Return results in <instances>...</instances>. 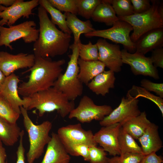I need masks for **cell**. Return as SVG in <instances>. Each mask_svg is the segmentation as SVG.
<instances>
[{"mask_svg": "<svg viewBox=\"0 0 163 163\" xmlns=\"http://www.w3.org/2000/svg\"><path fill=\"white\" fill-rule=\"evenodd\" d=\"M78 64L79 67L78 78L83 84L87 85L94 77L104 71L106 67L99 60L86 61L79 58Z\"/></svg>", "mask_w": 163, "mask_h": 163, "instance_id": "603a6c76", "label": "cell"}, {"mask_svg": "<svg viewBox=\"0 0 163 163\" xmlns=\"http://www.w3.org/2000/svg\"><path fill=\"white\" fill-rule=\"evenodd\" d=\"M64 14L66 16L67 26L73 35L74 43H78L80 41V37L82 34H85L95 30L89 20L83 21L75 14L67 12Z\"/></svg>", "mask_w": 163, "mask_h": 163, "instance_id": "cb8c5ba5", "label": "cell"}, {"mask_svg": "<svg viewBox=\"0 0 163 163\" xmlns=\"http://www.w3.org/2000/svg\"><path fill=\"white\" fill-rule=\"evenodd\" d=\"M139 102L138 99L123 97L119 106L100 121V124L102 126H105L116 123L120 124L139 115L141 112L139 109Z\"/></svg>", "mask_w": 163, "mask_h": 163, "instance_id": "7c38bea8", "label": "cell"}, {"mask_svg": "<svg viewBox=\"0 0 163 163\" xmlns=\"http://www.w3.org/2000/svg\"><path fill=\"white\" fill-rule=\"evenodd\" d=\"M141 87L145 90L155 93L158 97L163 98V83H155L146 79H143L140 82Z\"/></svg>", "mask_w": 163, "mask_h": 163, "instance_id": "74e56055", "label": "cell"}, {"mask_svg": "<svg viewBox=\"0 0 163 163\" xmlns=\"http://www.w3.org/2000/svg\"><path fill=\"white\" fill-rule=\"evenodd\" d=\"M6 78L5 75L0 70V92Z\"/></svg>", "mask_w": 163, "mask_h": 163, "instance_id": "f6af8a7d", "label": "cell"}, {"mask_svg": "<svg viewBox=\"0 0 163 163\" xmlns=\"http://www.w3.org/2000/svg\"><path fill=\"white\" fill-rule=\"evenodd\" d=\"M69 48L72 53L65 72L60 74L53 87L65 94L68 99L74 101L82 94L83 84L79 79L78 75L79 67L78 60L79 58V48L78 43H73Z\"/></svg>", "mask_w": 163, "mask_h": 163, "instance_id": "5b68a950", "label": "cell"}, {"mask_svg": "<svg viewBox=\"0 0 163 163\" xmlns=\"http://www.w3.org/2000/svg\"><path fill=\"white\" fill-rule=\"evenodd\" d=\"M119 123L102 126L94 134L95 141L110 155H120L118 136L120 127Z\"/></svg>", "mask_w": 163, "mask_h": 163, "instance_id": "2e32d148", "label": "cell"}, {"mask_svg": "<svg viewBox=\"0 0 163 163\" xmlns=\"http://www.w3.org/2000/svg\"><path fill=\"white\" fill-rule=\"evenodd\" d=\"M27 97V102L24 108L27 111L35 108L40 117L46 113L57 111L64 118L75 108L74 101H70L65 94L53 87Z\"/></svg>", "mask_w": 163, "mask_h": 163, "instance_id": "3957f363", "label": "cell"}, {"mask_svg": "<svg viewBox=\"0 0 163 163\" xmlns=\"http://www.w3.org/2000/svg\"><path fill=\"white\" fill-rule=\"evenodd\" d=\"M68 153L74 156H82L84 160L88 162L90 146L81 143H74L63 145Z\"/></svg>", "mask_w": 163, "mask_h": 163, "instance_id": "836d02e7", "label": "cell"}, {"mask_svg": "<svg viewBox=\"0 0 163 163\" xmlns=\"http://www.w3.org/2000/svg\"><path fill=\"white\" fill-rule=\"evenodd\" d=\"M118 17L128 16L134 14L130 0H107Z\"/></svg>", "mask_w": 163, "mask_h": 163, "instance_id": "d6a6232c", "label": "cell"}, {"mask_svg": "<svg viewBox=\"0 0 163 163\" xmlns=\"http://www.w3.org/2000/svg\"><path fill=\"white\" fill-rule=\"evenodd\" d=\"M79 48V58L86 61L98 60V51L96 43L93 44L89 41L87 44L78 43Z\"/></svg>", "mask_w": 163, "mask_h": 163, "instance_id": "1f68e13d", "label": "cell"}, {"mask_svg": "<svg viewBox=\"0 0 163 163\" xmlns=\"http://www.w3.org/2000/svg\"><path fill=\"white\" fill-rule=\"evenodd\" d=\"M133 30V28L130 24L119 19L109 28L95 30L84 35L87 38L96 37L108 39L116 43L121 44L129 52L133 53L136 51L135 44L130 37V33Z\"/></svg>", "mask_w": 163, "mask_h": 163, "instance_id": "ba28073f", "label": "cell"}, {"mask_svg": "<svg viewBox=\"0 0 163 163\" xmlns=\"http://www.w3.org/2000/svg\"><path fill=\"white\" fill-rule=\"evenodd\" d=\"M19 77L14 73L6 77L0 92L13 108L21 114L20 107H24L27 102L26 97L21 99L18 93V84L20 82Z\"/></svg>", "mask_w": 163, "mask_h": 163, "instance_id": "e0dca14e", "label": "cell"}, {"mask_svg": "<svg viewBox=\"0 0 163 163\" xmlns=\"http://www.w3.org/2000/svg\"><path fill=\"white\" fill-rule=\"evenodd\" d=\"M115 80L113 72L104 71L94 77L87 86L96 94L105 96L110 89L114 88Z\"/></svg>", "mask_w": 163, "mask_h": 163, "instance_id": "44dd1931", "label": "cell"}, {"mask_svg": "<svg viewBox=\"0 0 163 163\" xmlns=\"http://www.w3.org/2000/svg\"><path fill=\"white\" fill-rule=\"evenodd\" d=\"M151 1V7L144 12L128 16L118 17L119 20L128 23L132 27L133 32L130 37L134 43L146 32L153 29L163 28V18L158 11L160 2L158 0Z\"/></svg>", "mask_w": 163, "mask_h": 163, "instance_id": "8992f818", "label": "cell"}, {"mask_svg": "<svg viewBox=\"0 0 163 163\" xmlns=\"http://www.w3.org/2000/svg\"><path fill=\"white\" fill-rule=\"evenodd\" d=\"M145 155L126 153L109 158L108 163H140Z\"/></svg>", "mask_w": 163, "mask_h": 163, "instance_id": "e575fe53", "label": "cell"}, {"mask_svg": "<svg viewBox=\"0 0 163 163\" xmlns=\"http://www.w3.org/2000/svg\"><path fill=\"white\" fill-rule=\"evenodd\" d=\"M151 122L149 120L145 111L132 117L121 123V126L135 139H138L144 133Z\"/></svg>", "mask_w": 163, "mask_h": 163, "instance_id": "7402d4cb", "label": "cell"}, {"mask_svg": "<svg viewBox=\"0 0 163 163\" xmlns=\"http://www.w3.org/2000/svg\"><path fill=\"white\" fill-rule=\"evenodd\" d=\"M39 5L43 7L50 14L52 23L57 25L64 33L71 35L72 33L67 26L65 14L53 6L48 0H39Z\"/></svg>", "mask_w": 163, "mask_h": 163, "instance_id": "4316f807", "label": "cell"}, {"mask_svg": "<svg viewBox=\"0 0 163 163\" xmlns=\"http://www.w3.org/2000/svg\"><path fill=\"white\" fill-rule=\"evenodd\" d=\"M136 51L145 55L163 46V28L153 29L142 35L135 43Z\"/></svg>", "mask_w": 163, "mask_h": 163, "instance_id": "d6986e66", "label": "cell"}, {"mask_svg": "<svg viewBox=\"0 0 163 163\" xmlns=\"http://www.w3.org/2000/svg\"><path fill=\"white\" fill-rule=\"evenodd\" d=\"M21 131L17 123H11L0 117V140L5 145H14L20 138Z\"/></svg>", "mask_w": 163, "mask_h": 163, "instance_id": "484cf974", "label": "cell"}, {"mask_svg": "<svg viewBox=\"0 0 163 163\" xmlns=\"http://www.w3.org/2000/svg\"><path fill=\"white\" fill-rule=\"evenodd\" d=\"M51 4L60 11L76 15L77 10L75 0H48Z\"/></svg>", "mask_w": 163, "mask_h": 163, "instance_id": "d590c367", "label": "cell"}, {"mask_svg": "<svg viewBox=\"0 0 163 163\" xmlns=\"http://www.w3.org/2000/svg\"><path fill=\"white\" fill-rule=\"evenodd\" d=\"M71 158L57 134H51L43 158L40 163H69Z\"/></svg>", "mask_w": 163, "mask_h": 163, "instance_id": "ac0fdd59", "label": "cell"}, {"mask_svg": "<svg viewBox=\"0 0 163 163\" xmlns=\"http://www.w3.org/2000/svg\"><path fill=\"white\" fill-rule=\"evenodd\" d=\"M77 14L89 20L97 6L101 3L100 0H75Z\"/></svg>", "mask_w": 163, "mask_h": 163, "instance_id": "f546056e", "label": "cell"}, {"mask_svg": "<svg viewBox=\"0 0 163 163\" xmlns=\"http://www.w3.org/2000/svg\"><path fill=\"white\" fill-rule=\"evenodd\" d=\"M20 115L13 108L0 92V117L11 123L15 124Z\"/></svg>", "mask_w": 163, "mask_h": 163, "instance_id": "4dcf8cb0", "label": "cell"}, {"mask_svg": "<svg viewBox=\"0 0 163 163\" xmlns=\"http://www.w3.org/2000/svg\"><path fill=\"white\" fill-rule=\"evenodd\" d=\"M158 11L160 15L163 18V3L160 2L158 7Z\"/></svg>", "mask_w": 163, "mask_h": 163, "instance_id": "bcb514c9", "label": "cell"}, {"mask_svg": "<svg viewBox=\"0 0 163 163\" xmlns=\"http://www.w3.org/2000/svg\"><path fill=\"white\" fill-rule=\"evenodd\" d=\"M57 134L63 145L81 143L92 146L97 145L92 131L84 129L80 123L62 127Z\"/></svg>", "mask_w": 163, "mask_h": 163, "instance_id": "4fadbf2b", "label": "cell"}, {"mask_svg": "<svg viewBox=\"0 0 163 163\" xmlns=\"http://www.w3.org/2000/svg\"><path fill=\"white\" fill-rule=\"evenodd\" d=\"M34 21H27L8 27L0 26V46L3 45L14 49L11 43L21 38L26 43L35 42L38 39L39 30Z\"/></svg>", "mask_w": 163, "mask_h": 163, "instance_id": "52a82bcc", "label": "cell"}, {"mask_svg": "<svg viewBox=\"0 0 163 163\" xmlns=\"http://www.w3.org/2000/svg\"><path fill=\"white\" fill-rule=\"evenodd\" d=\"M35 58L32 54L21 53L13 54L0 51V70L5 76H8L17 70L31 68L34 64Z\"/></svg>", "mask_w": 163, "mask_h": 163, "instance_id": "9a60e30c", "label": "cell"}, {"mask_svg": "<svg viewBox=\"0 0 163 163\" xmlns=\"http://www.w3.org/2000/svg\"><path fill=\"white\" fill-rule=\"evenodd\" d=\"M91 18L94 21L104 23L108 26H112L119 20L112 5L107 0H101Z\"/></svg>", "mask_w": 163, "mask_h": 163, "instance_id": "d4e9b609", "label": "cell"}, {"mask_svg": "<svg viewBox=\"0 0 163 163\" xmlns=\"http://www.w3.org/2000/svg\"><path fill=\"white\" fill-rule=\"evenodd\" d=\"M133 6L134 14L144 12L151 7V1L149 0H130Z\"/></svg>", "mask_w": 163, "mask_h": 163, "instance_id": "f35d334b", "label": "cell"}, {"mask_svg": "<svg viewBox=\"0 0 163 163\" xmlns=\"http://www.w3.org/2000/svg\"><path fill=\"white\" fill-rule=\"evenodd\" d=\"M35 57L34 65L27 71L30 72L28 80L18 87V94L23 97L53 87L62 73V67L66 62L64 59L52 61L49 58Z\"/></svg>", "mask_w": 163, "mask_h": 163, "instance_id": "7a4b0ae2", "label": "cell"}, {"mask_svg": "<svg viewBox=\"0 0 163 163\" xmlns=\"http://www.w3.org/2000/svg\"><path fill=\"white\" fill-rule=\"evenodd\" d=\"M142 97L151 101L158 107L163 116V100L158 96L151 93L141 87L133 85L127 92L126 97L138 99Z\"/></svg>", "mask_w": 163, "mask_h": 163, "instance_id": "f1b7e54d", "label": "cell"}, {"mask_svg": "<svg viewBox=\"0 0 163 163\" xmlns=\"http://www.w3.org/2000/svg\"><path fill=\"white\" fill-rule=\"evenodd\" d=\"M39 0L24 1L17 0L13 4L8 7L0 6V26L13 25L21 17L28 18L34 14L32 10L38 6Z\"/></svg>", "mask_w": 163, "mask_h": 163, "instance_id": "30bf717a", "label": "cell"}, {"mask_svg": "<svg viewBox=\"0 0 163 163\" xmlns=\"http://www.w3.org/2000/svg\"><path fill=\"white\" fill-rule=\"evenodd\" d=\"M108 158L106 152L102 147H97V145L89 147L88 162L90 163H108Z\"/></svg>", "mask_w": 163, "mask_h": 163, "instance_id": "8d00e7d4", "label": "cell"}, {"mask_svg": "<svg viewBox=\"0 0 163 163\" xmlns=\"http://www.w3.org/2000/svg\"><path fill=\"white\" fill-rule=\"evenodd\" d=\"M111 106L107 105H98L87 95L81 99L78 106L70 112L68 117L75 118L82 123H89L93 120H102L113 110Z\"/></svg>", "mask_w": 163, "mask_h": 163, "instance_id": "9c48e42d", "label": "cell"}, {"mask_svg": "<svg viewBox=\"0 0 163 163\" xmlns=\"http://www.w3.org/2000/svg\"><path fill=\"white\" fill-rule=\"evenodd\" d=\"M17 0H0V6H3L6 7L10 6L13 4Z\"/></svg>", "mask_w": 163, "mask_h": 163, "instance_id": "ee69618b", "label": "cell"}, {"mask_svg": "<svg viewBox=\"0 0 163 163\" xmlns=\"http://www.w3.org/2000/svg\"><path fill=\"white\" fill-rule=\"evenodd\" d=\"M158 128L157 125L151 122L144 133L138 139L144 155L156 152L162 148L163 144L159 134Z\"/></svg>", "mask_w": 163, "mask_h": 163, "instance_id": "ffe728a7", "label": "cell"}, {"mask_svg": "<svg viewBox=\"0 0 163 163\" xmlns=\"http://www.w3.org/2000/svg\"><path fill=\"white\" fill-rule=\"evenodd\" d=\"M24 131L22 130L19 138V145L16 152L17 160L16 163H25L24 161L25 150L23 145Z\"/></svg>", "mask_w": 163, "mask_h": 163, "instance_id": "60d3db41", "label": "cell"}, {"mask_svg": "<svg viewBox=\"0 0 163 163\" xmlns=\"http://www.w3.org/2000/svg\"><path fill=\"white\" fill-rule=\"evenodd\" d=\"M135 139L120 126L118 136L120 155L126 153L142 154L141 147Z\"/></svg>", "mask_w": 163, "mask_h": 163, "instance_id": "83f0119b", "label": "cell"}, {"mask_svg": "<svg viewBox=\"0 0 163 163\" xmlns=\"http://www.w3.org/2000/svg\"><path fill=\"white\" fill-rule=\"evenodd\" d=\"M2 142L0 140V163H7V154L5 149L3 146Z\"/></svg>", "mask_w": 163, "mask_h": 163, "instance_id": "7bdbcfd3", "label": "cell"}, {"mask_svg": "<svg viewBox=\"0 0 163 163\" xmlns=\"http://www.w3.org/2000/svg\"><path fill=\"white\" fill-rule=\"evenodd\" d=\"M20 110L30 143L29 148L26 154L27 162L28 163H34L42 155L45 146L51 139L49 133L52 124L50 121L46 120L40 124L36 125L30 118L26 109L21 106Z\"/></svg>", "mask_w": 163, "mask_h": 163, "instance_id": "277c9868", "label": "cell"}, {"mask_svg": "<svg viewBox=\"0 0 163 163\" xmlns=\"http://www.w3.org/2000/svg\"><path fill=\"white\" fill-rule=\"evenodd\" d=\"M121 54L123 63L129 65L134 75L149 76L155 79L160 78L158 70L150 57L136 52L130 53L125 49L121 50Z\"/></svg>", "mask_w": 163, "mask_h": 163, "instance_id": "8fae6325", "label": "cell"}, {"mask_svg": "<svg viewBox=\"0 0 163 163\" xmlns=\"http://www.w3.org/2000/svg\"><path fill=\"white\" fill-rule=\"evenodd\" d=\"M163 160L161 156L157 155L153 152L145 155L140 163H162Z\"/></svg>", "mask_w": 163, "mask_h": 163, "instance_id": "b9f144b4", "label": "cell"}, {"mask_svg": "<svg viewBox=\"0 0 163 163\" xmlns=\"http://www.w3.org/2000/svg\"><path fill=\"white\" fill-rule=\"evenodd\" d=\"M150 59L156 68H163V48H156L152 51Z\"/></svg>", "mask_w": 163, "mask_h": 163, "instance_id": "ab89813d", "label": "cell"}, {"mask_svg": "<svg viewBox=\"0 0 163 163\" xmlns=\"http://www.w3.org/2000/svg\"><path fill=\"white\" fill-rule=\"evenodd\" d=\"M38 16L40 27L38 38L33 45L35 56L51 58L66 53L70 46L71 35L59 30L40 5L38 8Z\"/></svg>", "mask_w": 163, "mask_h": 163, "instance_id": "6da1fadb", "label": "cell"}, {"mask_svg": "<svg viewBox=\"0 0 163 163\" xmlns=\"http://www.w3.org/2000/svg\"><path fill=\"white\" fill-rule=\"evenodd\" d=\"M98 51V60L114 72H118L123 66L121 50L117 44L108 43L105 39H99L96 43Z\"/></svg>", "mask_w": 163, "mask_h": 163, "instance_id": "5bb4252c", "label": "cell"}, {"mask_svg": "<svg viewBox=\"0 0 163 163\" xmlns=\"http://www.w3.org/2000/svg\"></svg>", "mask_w": 163, "mask_h": 163, "instance_id": "7dc6e473", "label": "cell"}]
</instances>
